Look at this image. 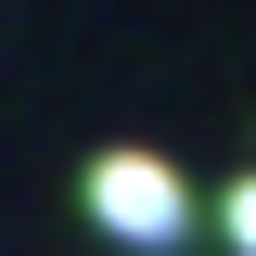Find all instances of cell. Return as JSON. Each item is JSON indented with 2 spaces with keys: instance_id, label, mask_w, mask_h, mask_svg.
Segmentation results:
<instances>
[{
  "instance_id": "obj_1",
  "label": "cell",
  "mask_w": 256,
  "mask_h": 256,
  "mask_svg": "<svg viewBox=\"0 0 256 256\" xmlns=\"http://www.w3.org/2000/svg\"><path fill=\"white\" fill-rule=\"evenodd\" d=\"M90 218L141 256H180L192 244V180L166 154H141V141H116V154H90Z\"/></svg>"
},
{
  "instance_id": "obj_2",
  "label": "cell",
  "mask_w": 256,
  "mask_h": 256,
  "mask_svg": "<svg viewBox=\"0 0 256 256\" xmlns=\"http://www.w3.org/2000/svg\"><path fill=\"white\" fill-rule=\"evenodd\" d=\"M218 230H230V256H256V180H230V192H218Z\"/></svg>"
}]
</instances>
